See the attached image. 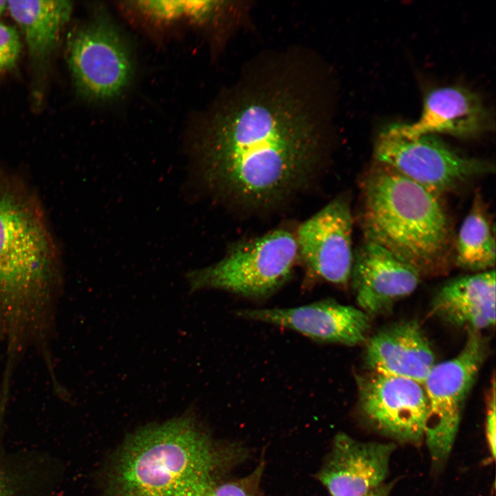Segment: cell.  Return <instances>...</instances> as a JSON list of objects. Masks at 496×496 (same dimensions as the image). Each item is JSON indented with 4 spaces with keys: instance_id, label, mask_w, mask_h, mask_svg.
<instances>
[{
    "instance_id": "1",
    "label": "cell",
    "mask_w": 496,
    "mask_h": 496,
    "mask_svg": "<svg viewBox=\"0 0 496 496\" xmlns=\"http://www.w3.org/2000/svg\"><path fill=\"white\" fill-rule=\"evenodd\" d=\"M333 110L331 70L318 54L293 46L256 54L193 140L198 181L240 215L282 209L325 168Z\"/></svg>"
},
{
    "instance_id": "2",
    "label": "cell",
    "mask_w": 496,
    "mask_h": 496,
    "mask_svg": "<svg viewBox=\"0 0 496 496\" xmlns=\"http://www.w3.org/2000/svg\"><path fill=\"white\" fill-rule=\"evenodd\" d=\"M242 453L218 446L192 408L127 436L108 468L105 496H205Z\"/></svg>"
},
{
    "instance_id": "3",
    "label": "cell",
    "mask_w": 496,
    "mask_h": 496,
    "mask_svg": "<svg viewBox=\"0 0 496 496\" xmlns=\"http://www.w3.org/2000/svg\"><path fill=\"white\" fill-rule=\"evenodd\" d=\"M59 267L39 200L21 178L0 167V331L11 350L41 331Z\"/></svg>"
},
{
    "instance_id": "4",
    "label": "cell",
    "mask_w": 496,
    "mask_h": 496,
    "mask_svg": "<svg viewBox=\"0 0 496 496\" xmlns=\"http://www.w3.org/2000/svg\"><path fill=\"white\" fill-rule=\"evenodd\" d=\"M362 189L365 240L400 256L422 276L447 270L455 238L440 196L377 162Z\"/></svg>"
},
{
    "instance_id": "5",
    "label": "cell",
    "mask_w": 496,
    "mask_h": 496,
    "mask_svg": "<svg viewBox=\"0 0 496 496\" xmlns=\"http://www.w3.org/2000/svg\"><path fill=\"white\" fill-rule=\"evenodd\" d=\"M298 258L295 234L277 229L233 244L220 260L185 277L190 293L218 289L261 300L289 280Z\"/></svg>"
},
{
    "instance_id": "6",
    "label": "cell",
    "mask_w": 496,
    "mask_h": 496,
    "mask_svg": "<svg viewBox=\"0 0 496 496\" xmlns=\"http://www.w3.org/2000/svg\"><path fill=\"white\" fill-rule=\"evenodd\" d=\"M486 354V342L480 332L469 330L461 351L435 364L422 384L427 400L424 440L435 468H440L451 453L464 402Z\"/></svg>"
},
{
    "instance_id": "7",
    "label": "cell",
    "mask_w": 496,
    "mask_h": 496,
    "mask_svg": "<svg viewBox=\"0 0 496 496\" xmlns=\"http://www.w3.org/2000/svg\"><path fill=\"white\" fill-rule=\"evenodd\" d=\"M373 154L375 162L440 196L495 170L490 163L459 154L435 135L404 136L394 124L379 133Z\"/></svg>"
},
{
    "instance_id": "8",
    "label": "cell",
    "mask_w": 496,
    "mask_h": 496,
    "mask_svg": "<svg viewBox=\"0 0 496 496\" xmlns=\"http://www.w3.org/2000/svg\"><path fill=\"white\" fill-rule=\"evenodd\" d=\"M67 59L78 93L106 102L120 96L134 74L131 51L116 25L99 13L70 37Z\"/></svg>"
},
{
    "instance_id": "9",
    "label": "cell",
    "mask_w": 496,
    "mask_h": 496,
    "mask_svg": "<svg viewBox=\"0 0 496 496\" xmlns=\"http://www.w3.org/2000/svg\"><path fill=\"white\" fill-rule=\"evenodd\" d=\"M356 382L360 412L375 431L402 443L424 440L427 400L422 384L371 371L357 375Z\"/></svg>"
},
{
    "instance_id": "10",
    "label": "cell",
    "mask_w": 496,
    "mask_h": 496,
    "mask_svg": "<svg viewBox=\"0 0 496 496\" xmlns=\"http://www.w3.org/2000/svg\"><path fill=\"white\" fill-rule=\"evenodd\" d=\"M352 234L349 203L337 197L298 227L295 236L299 258L316 277L345 287L353 262Z\"/></svg>"
},
{
    "instance_id": "11",
    "label": "cell",
    "mask_w": 496,
    "mask_h": 496,
    "mask_svg": "<svg viewBox=\"0 0 496 496\" xmlns=\"http://www.w3.org/2000/svg\"><path fill=\"white\" fill-rule=\"evenodd\" d=\"M246 320L288 329L323 343L355 346L366 340L371 317L360 308L332 300L287 308L236 311Z\"/></svg>"
},
{
    "instance_id": "12",
    "label": "cell",
    "mask_w": 496,
    "mask_h": 496,
    "mask_svg": "<svg viewBox=\"0 0 496 496\" xmlns=\"http://www.w3.org/2000/svg\"><path fill=\"white\" fill-rule=\"evenodd\" d=\"M422 276L408 262L374 242H364L353 254L351 274L359 308L374 317L386 313L411 294Z\"/></svg>"
},
{
    "instance_id": "13",
    "label": "cell",
    "mask_w": 496,
    "mask_h": 496,
    "mask_svg": "<svg viewBox=\"0 0 496 496\" xmlns=\"http://www.w3.org/2000/svg\"><path fill=\"white\" fill-rule=\"evenodd\" d=\"M393 442H361L337 434L316 478L331 496H364L384 484Z\"/></svg>"
},
{
    "instance_id": "14",
    "label": "cell",
    "mask_w": 496,
    "mask_h": 496,
    "mask_svg": "<svg viewBox=\"0 0 496 496\" xmlns=\"http://www.w3.org/2000/svg\"><path fill=\"white\" fill-rule=\"evenodd\" d=\"M490 123V114L479 96L455 85L431 90L424 99L422 112L416 122L394 125L406 137L437 133L472 137L489 129Z\"/></svg>"
},
{
    "instance_id": "15",
    "label": "cell",
    "mask_w": 496,
    "mask_h": 496,
    "mask_svg": "<svg viewBox=\"0 0 496 496\" xmlns=\"http://www.w3.org/2000/svg\"><path fill=\"white\" fill-rule=\"evenodd\" d=\"M365 362L370 371L410 379L423 384L435 363V356L416 322L389 326L369 339Z\"/></svg>"
},
{
    "instance_id": "16",
    "label": "cell",
    "mask_w": 496,
    "mask_h": 496,
    "mask_svg": "<svg viewBox=\"0 0 496 496\" xmlns=\"http://www.w3.org/2000/svg\"><path fill=\"white\" fill-rule=\"evenodd\" d=\"M495 271L467 275L437 292L431 313L451 325L480 331L495 323Z\"/></svg>"
},
{
    "instance_id": "17",
    "label": "cell",
    "mask_w": 496,
    "mask_h": 496,
    "mask_svg": "<svg viewBox=\"0 0 496 496\" xmlns=\"http://www.w3.org/2000/svg\"><path fill=\"white\" fill-rule=\"evenodd\" d=\"M72 9L70 1H7V10L24 37L34 69L45 68Z\"/></svg>"
},
{
    "instance_id": "18",
    "label": "cell",
    "mask_w": 496,
    "mask_h": 496,
    "mask_svg": "<svg viewBox=\"0 0 496 496\" xmlns=\"http://www.w3.org/2000/svg\"><path fill=\"white\" fill-rule=\"evenodd\" d=\"M495 256L494 226L482 194L477 192L455 238L453 262L477 273L493 269Z\"/></svg>"
},
{
    "instance_id": "19",
    "label": "cell",
    "mask_w": 496,
    "mask_h": 496,
    "mask_svg": "<svg viewBox=\"0 0 496 496\" xmlns=\"http://www.w3.org/2000/svg\"><path fill=\"white\" fill-rule=\"evenodd\" d=\"M264 471L262 462L243 477L218 482L205 496H262L260 485Z\"/></svg>"
},
{
    "instance_id": "20",
    "label": "cell",
    "mask_w": 496,
    "mask_h": 496,
    "mask_svg": "<svg viewBox=\"0 0 496 496\" xmlns=\"http://www.w3.org/2000/svg\"><path fill=\"white\" fill-rule=\"evenodd\" d=\"M21 49V43L17 30L0 22V74L15 67Z\"/></svg>"
},
{
    "instance_id": "21",
    "label": "cell",
    "mask_w": 496,
    "mask_h": 496,
    "mask_svg": "<svg viewBox=\"0 0 496 496\" xmlns=\"http://www.w3.org/2000/svg\"><path fill=\"white\" fill-rule=\"evenodd\" d=\"M486 415L485 430L489 451L493 458L495 457L496 412H495V382L493 380L490 391Z\"/></svg>"
},
{
    "instance_id": "22",
    "label": "cell",
    "mask_w": 496,
    "mask_h": 496,
    "mask_svg": "<svg viewBox=\"0 0 496 496\" xmlns=\"http://www.w3.org/2000/svg\"><path fill=\"white\" fill-rule=\"evenodd\" d=\"M12 490L6 475L0 470V496H12Z\"/></svg>"
},
{
    "instance_id": "23",
    "label": "cell",
    "mask_w": 496,
    "mask_h": 496,
    "mask_svg": "<svg viewBox=\"0 0 496 496\" xmlns=\"http://www.w3.org/2000/svg\"><path fill=\"white\" fill-rule=\"evenodd\" d=\"M391 490V484H383L364 496H389Z\"/></svg>"
},
{
    "instance_id": "24",
    "label": "cell",
    "mask_w": 496,
    "mask_h": 496,
    "mask_svg": "<svg viewBox=\"0 0 496 496\" xmlns=\"http://www.w3.org/2000/svg\"><path fill=\"white\" fill-rule=\"evenodd\" d=\"M6 10H7V1H0V14H3Z\"/></svg>"
}]
</instances>
